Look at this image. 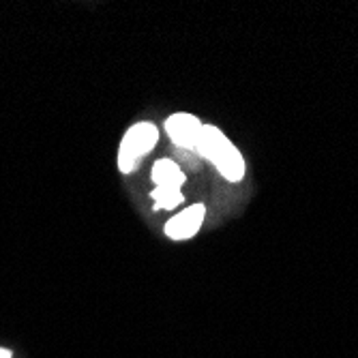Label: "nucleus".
<instances>
[{"instance_id":"obj_1","label":"nucleus","mask_w":358,"mask_h":358,"mask_svg":"<svg viewBox=\"0 0 358 358\" xmlns=\"http://www.w3.org/2000/svg\"><path fill=\"white\" fill-rule=\"evenodd\" d=\"M195 152L210 159L215 168L227 178V180H241L245 176V161L241 157V152L236 150V146L223 136V131H219L213 124H204L198 144H195Z\"/></svg>"},{"instance_id":"obj_2","label":"nucleus","mask_w":358,"mask_h":358,"mask_svg":"<svg viewBox=\"0 0 358 358\" xmlns=\"http://www.w3.org/2000/svg\"><path fill=\"white\" fill-rule=\"evenodd\" d=\"M159 142V131L152 122H136L127 129L118 148V168L124 174H131L140 159L146 157Z\"/></svg>"},{"instance_id":"obj_7","label":"nucleus","mask_w":358,"mask_h":358,"mask_svg":"<svg viewBox=\"0 0 358 358\" xmlns=\"http://www.w3.org/2000/svg\"><path fill=\"white\" fill-rule=\"evenodd\" d=\"M0 358H11V350H7V348H0Z\"/></svg>"},{"instance_id":"obj_3","label":"nucleus","mask_w":358,"mask_h":358,"mask_svg":"<svg viewBox=\"0 0 358 358\" xmlns=\"http://www.w3.org/2000/svg\"><path fill=\"white\" fill-rule=\"evenodd\" d=\"M206 217V206L204 204H191L189 208L176 213L168 223H166V236L172 241H189L200 232V227Z\"/></svg>"},{"instance_id":"obj_4","label":"nucleus","mask_w":358,"mask_h":358,"mask_svg":"<svg viewBox=\"0 0 358 358\" xmlns=\"http://www.w3.org/2000/svg\"><path fill=\"white\" fill-rule=\"evenodd\" d=\"M202 127H204V122L198 116L187 114V112L172 114L166 120V131L172 138V142L180 148H191V150H195Z\"/></svg>"},{"instance_id":"obj_5","label":"nucleus","mask_w":358,"mask_h":358,"mask_svg":"<svg viewBox=\"0 0 358 358\" xmlns=\"http://www.w3.org/2000/svg\"><path fill=\"white\" fill-rule=\"evenodd\" d=\"M152 182L155 187L180 189L185 185V174L172 159H159L152 166Z\"/></svg>"},{"instance_id":"obj_6","label":"nucleus","mask_w":358,"mask_h":358,"mask_svg":"<svg viewBox=\"0 0 358 358\" xmlns=\"http://www.w3.org/2000/svg\"><path fill=\"white\" fill-rule=\"evenodd\" d=\"M185 200L180 189H170V187H155L152 191V204L157 210H172Z\"/></svg>"}]
</instances>
